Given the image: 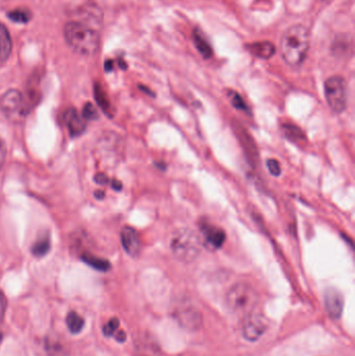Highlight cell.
Instances as JSON below:
<instances>
[{
  "label": "cell",
  "instance_id": "6da1fadb",
  "mask_svg": "<svg viewBox=\"0 0 355 356\" xmlns=\"http://www.w3.org/2000/svg\"><path fill=\"white\" fill-rule=\"evenodd\" d=\"M310 31L302 24L289 27L281 40V52L290 66H299L306 60L310 48Z\"/></svg>",
  "mask_w": 355,
  "mask_h": 356
},
{
  "label": "cell",
  "instance_id": "7a4b0ae2",
  "mask_svg": "<svg viewBox=\"0 0 355 356\" xmlns=\"http://www.w3.org/2000/svg\"><path fill=\"white\" fill-rule=\"evenodd\" d=\"M64 37L67 44L75 52L83 56H93L99 49V33L83 23L77 21L66 23Z\"/></svg>",
  "mask_w": 355,
  "mask_h": 356
},
{
  "label": "cell",
  "instance_id": "3957f363",
  "mask_svg": "<svg viewBox=\"0 0 355 356\" xmlns=\"http://www.w3.org/2000/svg\"><path fill=\"white\" fill-rule=\"evenodd\" d=\"M170 249L177 261L183 264L193 263L201 253L202 241L194 230L179 228L171 236Z\"/></svg>",
  "mask_w": 355,
  "mask_h": 356
},
{
  "label": "cell",
  "instance_id": "277c9868",
  "mask_svg": "<svg viewBox=\"0 0 355 356\" xmlns=\"http://www.w3.org/2000/svg\"><path fill=\"white\" fill-rule=\"evenodd\" d=\"M226 301L233 313L248 317L258 305V295L250 284L239 282L229 291Z\"/></svg>",
  "mask_w": 355,
  "mask_h": 356
},
{
  "label": "cell",
  "instance_id": "5b68a950",
  "mask_svg": "<svg viewBox=\"0 0 355 356\" xmlns=\"http://www.w3.org/2000/svg\"><path fill=\"white\" fill-rule=\"evenodd\" d=\"M325 97L331 110L342 114L347 106V88L343 77L333 76L325 81Z\"/></svg>",
  "mask_w": 355,
  "mask_h": 356
},
{
  "label": "cell",
  "instance_id": "8992f818",
  "mask_svg": "<svg viewBox=\"0 0 355 356\" xmlns=\"http://www.w3.org/2000/svg\"><path fill=\"white\" fill-rule=\"evenodd\" d=\"M0 110L8 119L25 117L24 95L18 90H8L0 98Z\"/></svg>",
  "mask_w": 355,
  "mask_h": 356
},
{
  "label": "cell",
  "instance_id": "52a82bcc",
  "mask_svg": "<svg viewBox=\"0 0 355 356\" xmlns=\"http://www.w3.org/2000/svg\"><path fill=\"white\" fill-rule=\"evenodd\" d=\"M201 232L204 236V244L210 250H217V249L221 248L226 240L224 230L208 223H204L201 226Z\"/></svg>",
  "mask_w": 355,
  "mask_h": 356
},
{
  "label": "cell",
  "instance_id": "ba28073f",
  "mask_svg": "<svg viewBox=\"0 0 355 356\" xmlns=\"http://www.w3.org/2000/svg\"><path fill=\"white\" fill-rule=\"evenodd\" d=\"M121 243L125 252L131 257H137L141 250V240H140L139 234L135 228L131 226H124L121 229Z\"/></svg>",
  "mask_w": 355,
  "mask_h": 356
},
{
  "label": "cell",
  "instance_id": "9c48e42d",
  "mask_svg": "<svg viewBox=\"0 0 355 356\" xmlns=\"http://www.w3.org/2000/svg\"><path fill=\"white\" fill-rule=\"evenodd\" d=\"M325 307L333 319H339L343 313L344 297L337 289H329L324 295Z\"/></svg>",
  "mask_w": 355,
  "mask_h": 356
},
{
  "label": "cell",
  "instance_id": "30bf717a",
  "mask_svg": "<svg viewBox=\"0 0 355 356\" xmlns=\"http://www.w3.org/2000/svg\"><path fill=\"white\" fill-rule=\"evenodd\" d=\"M65 125L68 129L69 134L71 137H79L85 133V121L81 115L79 114L75 108H70L65 112L64 117H63Z\"/></svg>",
  "mask_w": 355,
  "mask_h": 356
},
{
  "label": "cell",
  "instance_id": "8fae6325",
  "mask_svg": "<svg viewBox=\"0 0 355 356\" xmlns=\"http://www.w3.org/2000/svg\"><path fill=\"white\" fill-rule=\"evenodd\" d=\"M267 323L262 317L248 316L247 321L244 324L243 334L248 341L258 340L266 332Z\"/></svg>",
  "mask_w": 355,
  "mask_h": 356
},
{
  "label": "cell",
  "instance_id": "7c38bea8",
  "mask_svg": "<svg viewBox=\"0 0 355 356\" xmlns=\"http://www.w3.org/2000/svg\"><path fill=\"white\" fill-rule=\"evenodd\" d=\"M248 50H249L254 56H256V58L268 60V58H272V56H274L275 46L273 45L271 42L268 41L256 42V43H252L248 45Z\"/></svg>",
  "mask_w": 355,
  "mask_h": 356
},
{
  "label": "cell",
  "instance_id": "4fadbf2b",
  "mask_svg": "<svg viewBox=\"0 0 355 356\" xmlns=\"http://www.w3.org/2000/svg\"><path fill=\"white\" fill-rule=\"evenodd\" d=\"M176 317L179 318V323L188 328H197L198 325L201 323L200 314L192 307H189L183 312L179 311Z\"/></svg>",
  "mask_w": 355,
  "mask_h": 356
},
{
  "label": "cell",
  "instance_id": "5bb4252c",
  "mask_svg": "<svg viewBox=\"0 0 355 356\" xmlns=\"http://www.w3.org/2000/svg\"><path fill=\"white\" fill-rule=\"evenodd\" d=\"M12 52V39L8 29L0 23V62L8 60Z\"/></svg>",
  "mask_w": 355,
  "mask_h": 356
},
{
  "label": "cell",
  "instance_id": "9a60e30c",
  "mask_svg": "<svg viewBox=\"0 0 355 356\" xmlns=\"http://www.w3.org/2000/svg\"><path fill=\"white\" fill-rule=\"evenodd\" d=\"M81 259L83 263L87 264L88 266L97 270V271L108 272L112 267L110 261L100 259V257H95V255L90 254V253H83Z\"/></svg>",
  "mask_w": 355,
  "mask_h": 356
},
{
  "label": "cell",
  "instance_id": "2e32d148",
  "mask_svg": "<svg viewBox=\"0 0 355 356\" xmlns=\"http://www.w3.org/2000/svg\"><path fill=\"white\" fill-rule=\"evenodd\" d=\"M94 96H95L96 102H97L100 108L104 111V114L108 115V117L112 116L110 100H108L104 88L99 83H95V86H94Z\"/></svg>",
  "mask_w": 355,
  "mask_h": 356
},
{
  "label": "cell",
  "instance_id": "e0dca14e",
  "mask_svg": "<svg viewBox=\"0 0 355 356\" xmlns=\"http://www.w3.org/2000/svg\"><path fill=\"white\" fill-rule=\"evenodd\" d=\"M50 248H51V243H50L49 234H43L33 245L31 253H33V257H43L49 252Z\"/></svg>",
  "mask_w": 355,
  "mask_h": 356
},
{
  "label": "cell",
  "instance_id": "ac0fdd59",
  "mask_svg": "<svg viewBox=\"0 0 355 356\" xmlns=\"http://www.w3.org/2000/svg\"><path fill=\"white\" fill-rule=\"evenodd\" d=\"M194 42H195L196 48L198 51L202 54L204 58H210L213 56V49L210 47V44L208 43V40L204 37V33L196 29L194 33Z\"/></svg>",
  "mask_w": 355,
  "mask_h": 356
},
{
  "label": "cell",
  "instance_id": "d6986e66",
  "mask_svg": "<svg viewBox=\"0 0 355 356\" xmlns=\"http://www.w3.org/2000/svg\"><path fill=\"white\" fill-rule=\"evenodd\" d=\"M66 324L71 334H76L83 330L85 320L76 312H70L66 317Z\"/></svg>",
  "mask_w": 355,
  "mask_h": 356
},
{
  "label": "cell",
  "instance_id": "ffe728a7",
  "mask_svg": "<svg viewBox=\"0 0 355 356\" xmlns=\"http://www.w3.org/2000/svg\"><path fill=\"white\" fill-rule=\"evenodd\" d=\"M283 133H285L286 137L291 140V141L299 142L306 140V136H304V131H302L299 127H296V125H283Z\"/></svg>",
  "mask_w": 355,
  "mask_h": 356
},
{
  "label": "cell",
  "instance_id": "44dd1931",
  "mask_svg": "<svg viewBox=\"0 0 355 356\" xmlns=\"http://www.w3.org/2000/svg\"><path fill=\"white\" fill-rule=\"evenodd\" d=\"M46 351L49 356H66L67 350L58 341L50 339L45 342Z\"/></svg>",
  "mask_w": 355,
  "mask_h": 356
},
{
  "label": "cell",
  "instance_id": "7402d4cb",
  "mask_svg": "<svg viewBox=\"0 0 355 356\" xmlns=\"http://www.w3.org/2000/svg\"><path fill=\"white\" fill-rule=\"evenodd\" d=\"M229 100H231V104H233L237 110L243 111L244 113H250L247 104H246L245 100L243 99V97H242L239 93L235 91H229Z\"/></svg>",
  "mask_w": 355,
  "mask_h": 356
},
{
  "label": "cell",
  "instance_id": "603a6c76",
  "mask_svg": "<svg viewBox=\"0 0 355 356\" xmlns=\"http://www.w3.org/2000/svg\"><path fill=\"white\" fill-rule=\"evenodd\" d=\"M8 18L12 19L14 22L27 23L31 20V14L25 8H17L8 13Z\"/></svg>",
  "mask_w": 355,
  "mask_h": 356
},
{
  "label": "cell",
  "instance_id": "cb8c5ba5",
  "mask_svg": "<svg viewBox=\"0 0 355 356\" xmlns=\"http://www.w3.org/2000/svg\"><path fill=\"white\" fill-rule=\"evenodd\" d=\"M81 116L85 119V121H95L99 118V114H98L97 110H96L95 106H94L93 104H91V102H87V104L83 106Z\"/></svg>",
  "mask_w": 355,
  "mask_h": 356
},
{
  "label": "cell",
  "instance_id": "d4e9b609",
  "mask_svg": "<svg viewBox=\"0 0 355 356\" xmlns=\"http://www.w3.org/2000/svg\"><path fill=\"white\" fill-rule=\"evenodd\" d=\"M119 326H120L119 320L117 318H113L104 326L102 332L106 337H115L118 334Z\"/></svg>",
  "mask_w": 355,
  "mask_h": 356
},
{
  "label": "cell",
  "instance_id": "484cf974",
  "mask_svg": "<svg viewBox=\"0 0 355 356\" xmlns=\"http://www.w3.org/2000/svg\"><path fill=\"white\" fill-rule=\"evenodd\" d=\"M267 167H268L269 172L273 177H279L281 175V168L279 161L270 159V160L267 161Z\"/></svg>",
  "mask_w": 355,
  "mask_h": 356
},
{
  "label": "cell",
  "instance_id": "4316f807",
  "mask_svg": "<svg viewBox=\"0 0 355 356\" xmlns=\"http://www.w3.org/2000/svg\"><path fill=\"white\" fill-rule=\"evenodd\" d=\"M6 152H8V149H6V142L0 138V170L6 162Z\"/></svg>",
  "mask_w": 355,
  "mask_h": 356
},
{
  "label": "cell",
  "instance_id": "83f0119b",
  "mask_svg": "<svg viewBox=\"0 0 355 356\" xmlns=\"http://www.w3.org/2000/svg\"><path fill=\"white\" fill-rule=\"evenodd\" d=\"M6 309V298L4 296L3 292L0 291V324L3 321L4 314Z\"/></svg>",
  "mask_w": 355,
  "mask_h": 356
},
{
  "label": "cell",
  "instance_id": "f1b7e54d",
  "mask_svg": "<svg viewBox=\"0 0 355 356\" xmlns=\"http://www.w3.org/2000/svg\"><path fill=\"white\" fill-rule=\"evenodd\" d=\"M94 180L97 182L98 184H101V186H104V184H108L110 182V179L106 177L104 173H98V175H95L94 177Z\"/></svg>",
  "mask_w": 355,
  "mask_h": 356
},
{
  "label": "cell",
  "instance_id": "f546056e",
  "mask_svg": "<svg viewBox=\"0 0 355 356\" xmlns=\"http://www.w3.org/2000/svg\"><path fill=\"white\" fill-rule=\"evenodd\" d=\"M115 339H116L118 342H124L125 339H126V334H125V332H122V330H119L118 334L115 336Z\"/></svg>",
  "mask_w": 355,
  "mask_h": 356
},
{
  "label": "cell",
  "instance_id": "4dcf8cb0",
  "mask_svg": "<svg viewBox=\"0 0 355 356\" xmlns=\"http://www.w3.org/2000/svg\"><path fill=\"white\" fill-rule=\"evenodd\" d=\"M110 184H112V188H114V190H116V191L122 190V184H121V182L119 181V180H116V179L112 180V181H110Z\"/></svg>",
  "mask_w": 355,
  "mask_h": 356
},
{
  "label": "cell",
  "instance_id": "1f68e13d",
  "mask_svg": "<svg viewBox=\"0 0 355 356\" xmlns=\"http://www.w3.org/2000/svg\"><path fill=\"white\" fill-rule=\"evenodd\" d=\"M106 70L108 71H112L113 70V62L112 60H108V62L106 63Z\"/></svg>",
  "mask_w": 355,
  "mask_h": 356
},
{
  "label": "cell",
  "instance_id": "d6a6232c",
  "mask_svg": "<svg viewBox=\"0 0 355 356\" xmlns=\"http://www.w3.org/2000/svg\"><path fill=\"white\" fill-rule=\"evenodd\" d=\"M95 197L98 199H102L104 197V192H101V191H96Z\"/></svg>",
  "mask_w": 355,
  "mask_h": 356
},
{
  "label": "cell",
  "instance_id": "836d02e7",
  "mask_svg": "<svg viewBox=\"0 0 355 356\" xmlns=\"http://www.w3.org/2000/svg\"><path fill=\"white\" fill-rule=\"evenodd\" d=\"M2 338H3V334H2V332H0V343H1Z\"/></svg>",
  "mask_w": 355,
  "mask_h": 356
},
{
  "label": "cell",
  "instance_id": "e575fe53",
  "mask_svg": "<svg viewBox=\"0 0 355 356\" xmlns=\"http://www.w3.org/2000/svg\"><path fill=\"white\" fill-rule=\"evenodd\" d=\"M324 1H331V0H324Z\"/></svg>",
  "mask_w": 355,
  "mask_h": 356
}]
</instances>
